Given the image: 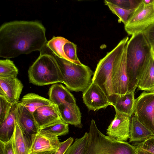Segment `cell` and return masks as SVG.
<instances>
[{
	"label": "cell",
	"mask_w": 154,
	"mask_h": 154,
	"mask_svg": "<svg viewBox=\"0 0 154 154\" xmlns=\"http://www.w3.org/2000/svg\"><path fill=\"white\" fill-rule=\"evenodd\" d=\"M45 29L37 21H14L0 27V57H16L36 51L41 52L47 42Z\"/></svg>",
	"instance_id": "6da1fadb"
},
{
	"label": "cell",
	"mask_w": 154,
	"mask_h": 154,
	"mask_svg": "<svg viewBox=\"0 0 154 154\" xmlns=\"http://www.w3.org/2000/svg\"><path fill=\"white\" fill-rule=\"evenodd\" d=\"M151 46L143 33L132 35L127 45L126 68L128 92L135 91L138 79L146 61L151 54Z\"/></svg>",
	"instance_id": "7a4b0ae2"
},
{
	"label": "cell",
	"mask_w": 154,
	"mask_h": 154,
	"mask_svg": "<svg viewBox=\"0 0 154 154\" xmlns=\"http://www.w3.org/2000/svg\"><path fill=\"white\" fill-rule=\"evenodd\" d=\"M88 133L84 154H136L134 146L105 135L98 129L94 119L91 121Z\"/></svg>",
	"instance_id": "3957f363"
},
{
	"label": "cell",
	"mask_w": 154,
	"mask_h": 154,
	"mask_svg": "<svg viewBox=\"0 0 154 154\" xmlns=\"http://www.w3.org/2000/svg\"><path fill=\"white\" fill-rule=\"evenodd\" d=\"M28 75L30 82L36 85L63 83L61 70L54 55L42 51L29 67Z\"/></svg>",
	"instance_id": "277c9868"
},
{
	"label": "cell",
	"mask_w": 154,
	"mask_h": 154,
	"mask_svg": "<svg viewBox=\"0 0 154 154\" xmlns=\"http://www.w3.org/2000/svg\"><path fill=\"white\" fill-rule=\"evenodd\" d=\"M128 40V37L123 38L113 49L107 52L99 60L92 78V82L102 89L111 102L114 96L112 87L114 67Z\"/></svg>",
	"instance_id": "5b68a950"
},
{
	"label": "cell",
	"mask_w": 154,
	"mask_h": 154,
	"mask_svg": "<svg viewBox=\"0 0 154 154\" xmlns=\"http://www.w3.org/2000/svg\"><path fill=\"white\" fill-rule=\"evenodd\" d=\"M59 65L63 83L72 91L84 92L92 82L94 72L88 66L74 63L54 55Z\"/></svg>",
	"instance_id": "8992f818"
},
{
	"label": "cell",
	"mask_w": 154,
	"mask_h": 154,
	"mask_svg": "<svg viewBox=\"0 0 154 154\" xmlns=\"http://www.w3.org/2000/svg\"><path fill=\"white\" fill-rule=\"evenodd\" d=\"M154 24V0L149 4L142 0L124 24L125 31L129 35L143 33Z\"/></svg>",
	"instance_id": "52a82bcc"
},
{
	"label": "cell",
	"mask_w": 154,
	"mask_h": 154,
	"mask_svg": "<svg viewBox=\"0 0 154 154\" xmlns=\"http://www.w3.org/2000/svg\"><path fill=\"white\" fill-rule=\"evenodd\" d=\"M134 114L154 134V92L144 91L135 99Z\"/></svg>",
	"instance_id": "ba28073f"
},
{
	"label": "cell",
	"mask_w": 154,
	"mask_h": 154,
	"mask_svg": "<svg viewBox=\"0 0 154 154\" xmlns=\"http://www.w3.org/2000/svg\"><path fill=\"white\" fill-rule=\"evenodd\" d=\"M127 45V44L116 61L113 69L112 87L114 96L116 95H124L128 91L129 80L126 68Z\"/></svg>",
	"instance_id": "9c48e42d"
},
{
	"label": "cell",
	"mask_w": 154,
	"mask_h": 154,
	"mask_svg": "<svg viewBox=\"0 0 154 154\" xmlns=\"http://www.w3.org/2000/svg\"><path fill=\"white\" fill-rule=\"evenodd\" d=\"M82 99L89 111L98 110L112 105V103L102 89L93 82L83 92Z\"/></svg>",
	"instance_id": "30bf717a"
},
{
	"label": "cell",
	"mask_w": 154,
	"mask_h": 154,
	"mask_svg": "<svg viewBox=\"0 0 154 154\" xmlns=\"http://www.w3.org/2000/svg\"><path fill=\"white\" fill-rule=\"evenodd\" d=\"M114 118L106 129L108 136L125 142L129 137L131 116L115 111Z\"/></svg>",
	"instance_id": "8fae6325"
},
{
	"label": "cell",
	"mask_w": 154,
	"mask_h": 154,
	"mask_svg": "<svg viewBox=\"0 0 154 154\" xmlns=\"http://www.w3.org/2000/svg\"><path fill=\"white\" fill-rule=\"evenodd\" d=\"M23 85L17 77H0V96L12 104L18 102Z\"/></svg>",
	"instance_id": "7c38bea8"
},
{
	"label": "cell",
	"mask_w": 154,
	"mask_h": 154,
	"mask_svg": "<svg viewBox=\"0 0 154 154\" xmlns=\"http://www.w3.org/2000/svg\"><path fill=\"white\" fill-rule=\"evenodd\" d=\"M16 122L31 140L32 136L38 132L39 128L33 114L23 106L20 101L17 103Z\"/></svg>",
	"instance_id": "4fadbf2b"
},
{
	"label": "cell",
	"mask_w": 154,
	"mask_h": 154,
	"mask_svg": "<svg viewBox=\"0 0 154 154\" xmlns=\"http://www.w3.org/2000/svg\"><path fill=\"white\" fill-rule=\"evenodd\" d=\"M31 142V152L56 151L61 142L58 137L39 131L32 136Z\"/></svg>",
	"instance_id": "5bb4252c"
},
{
	"label": "cell",
	"mask_w": 154,
	"mask_h": 154,
	"mask_svg": "<svg viewBox=\"0 0 154 154\" xmlns=\"http://www.w3.org/2000/svg\"><path fill=\"white\" fill-rule=\"evenodd\" d=\"M33 114L39 129L62 120L58 106L53 104L39 108Z\"/></svg>",
	"instance_id": "9a60e30c"
},
{
	"label": "cell",
	"mask_w": 154,
	"mask_h": 154,
	"mask_svg": "<svg viewBox=\"0 0 154 154\" xmlns=\"http://www.w3.org/2000/svg\"><path fill=\"white\" fill-rule=\"evenodd\" d=\"M137 87L139 90L154 92V59L152 50L151 55L146 61L140 72Z\"/></svg>",
	"instance_id": "2e32d148"
},
{
	"label": "cell",
	"mask_w": 154,
	"mask_h": 154,
	"mask_svg": "<svg viewBox=\"0 0 154 154\" xmlns=\"http://www.w3.org/2000/svg\"><path fill=\"white\" fill-rule=\"evenodd\" d=\"M48 94L49 100L57 106L61 104H76L74 96L61 84L57 83L53 84L49 88Z\"/></svg>",
	"instance_id": "e0dca14e"
},
{
	"label": "cell",
	"mask_w": 154,
	"mask_h": 154,
	"mask_svg": "<svg viewBox=\"0 0 154 154\" xmlns=\"http://www.w3.org/2000/svg\"><path fill=\"white\" fill-rule=\"evenodd\" d=\"M61 118L65 122L82 128V113L78 106L75 104H61L58 106Z\"/></svg>",
	"instance_id": "ac0fdd59"
},
{
	"label": "cell",
	"mask_w": 154,
	"mask_h": 154,
	"mask_svg": "<svg viewBox=\"0 0 154 154\" xmlns=\"http://www.w3.org/2000/svg\"><path fill=\"white\" fill-rule=\"evenodd\" d=\"M135 91L128 92L124 95H115L112 102L115 111L131 116L134 114Z\"/></svg>",
	"instance_id": "d6986e66"
},
{
	"label": "cell",
	"mask_w": 154,
	"mask_h": 154,
	"mask_svg": "<svg viewBox=\"0 0 154 154\" xmlns=\"http://www.w3.org/2000/svg\"><path fill=\"white\" fill-rule=\"evenodd\" d=\"M129 142H142L154 134L140 122L134 114L130 118Z\"/></svg>",
	"instance_id": "ffe728a7"
},
{
	"label": "cell",
	"mask_w": 154,
	"mask_h": 154,
	"mask_svg": "<svg viewBox=\"0 0 154 154\" xmlns=\"http://www.w3.org/2000/svg\"><path fill=\"white\" fill-rule=\"evenodd\" d=\"M18 102L13 105L8 116L0 123V141L8 142L11 140L13 135L17 123L16 112Z\"/></svg>",
	"instance_id": "44dd1931"
},
{
	"label": "cell",
	"mask_w": 154,
	"mask_h": 154,
	"mask_svg": "<svg viewBox=\"0 0 154 154\" xmlns=\"http://www.w3.org/2000/svg\"><path fill=\"white\" fill-rule=\"evenodd\" d=\"M13 145L15 154H29L31 152V140L17 123L13 135Z\"/></svg>",
	"instance_id": "7402d4cb"
},
{
	"label": "cell",
	"mask_w": 154,
	"mask_h": 154,
	"mask_svg": "<svg viewBox=\"0 0 154 154\" xmlns=\"http://www.w3.org/2000/svg\"><path fill=\"white\" fill-rule=\"evenodd\" d=\"M20 101L23 106L32 114L41 107L53 104L49 99L32 93L24 96Z\"/></svg>",
	"instance_id": "603a6c76"
},
{
	"label": "cell",
	"mask_w": 154,
	"mask_h": 154,
	"mask_svg": "<svg viewBox=\"0 0 154 154\" xmlns=\"http://www.w3.org/2000/svg\"><path fill=\"white\" fill-rule=\"evenodd\" d=\"M38 131L57 137L65 135L69 133V124L61 120L39 128Z\"/></svg>",
	"instance_id": "cb8c5ba5"
},
{
	"label": "cell",
	"mask_w": 154,
	"mask_h": 154,
	"mask_svg": "<svg viewBox=\"0 0 154 154\" xmlns=\"http://www.w3.org/2000/svg\"><path fill=\"white\" fill-rule=\"evenodd\" d=\"M69 41L61 36H53L47 42L46 45L52 51L54 55L70 61L66 55L63 50L65 44Z\"/></svg>",
	"instance_id": "d4e9b609"
},
{
	"label": "cell",
	"mask_w": 154,
	"mask_h": 154,
	"mask_svg": "<svg viewBox=\"0 0 154 154\" xmlns=\"http://www.w3.org/2000/svg\"><path fill=\"white\" fill-rule=\"evenodd\" d=\"M88 133L86 132L83 136L75 139L64 154H84L88 140Z\"/></svg>",
	"instance_id": "484cf974"
},
{
	"label": "cell",
	"mask_w": 154,
	"mask_h": 154,
	"mask_svg": "<svg viewBox=\"0 0 154 154\" xmlns=\"http://www.w3.org/2000/svg\"><path fill=\"white\" fill-rule=\"evenodd\" d=\"M105 4L107 6L109 10L118 17L119 23L122 22L124 24L127 22L130 16L135 9H126L122 8L112 3L109 0L104 1Z\"/></svg>",
	"instance_id": "4316f807"
},
{
	"label": "cell",
	"mask_w": 154,
	"mask_h": 154,
	"mask_svg": "<svg viewBox=\"0 0 154 154\" xmlns=\"http://www.w3.org/2000/svg\"><path fill=\"white\" fill-rule=\"evenodd\" d=\"M18 70L10 59L0 60V77H17Z\"/></svg>",
	"instance_id": "83f0119b"
},
{
	"label": "cell",
	"mask_w": 154,
	"mask_h": 154,
	"mask_svg": "<svg viewBox=\"0 0 154 154\" xmlns=\"http://www.w3.org/2000/svg\"><path fill=\"white\" fill-rule=\"evenodd\" d=\"M64 52L70 62L78 65L82 63L79 60L77 54V46L73 43L69 41L66 43L63 48Z\"/></svg>",
	"instance_id": "f1b7e54d"
},
{
	"label": "cell",
	"mask_w": 154,
	"mask_h": 154,
	"mask_svg": "<svg viewBox=\"0 0 154 154\" xmlns=\"http://www.w3.org/2000/svg\"><path fill=\"white\" fill-rule=\"evenodd\" d=\"M13 105L5 97L0 96V123L8 116Z\"/></svg>",
	"instance_id": "f546056e"
},
{
	"label": "cell",
	"mask_w": 154,
	"mask_h": 154,
	"mask_svg": "<svg viewBox=\"0 0 154 154\" xmlns=\"http://www.w3.org/2000/svg\"><path fill=\"white\" fill-rule=\"evenodd\" d=\"M142 0H109L110 2L119 7L126 9H135Z\"/></svg>",
	"instance_id": "4dcf8cb0"
},
{
	"label": "cell",
	"mask_w": 154,
	"mask_h": 154,
	"mask_svg": "<svg viewBox=\"0 0 154 154\" xmlns=\"http://www.w3.org/2000/svg\"><path fill=\"white\" fill-rule=\"evenodd\" d=\"M136 148L154 154V134L146 140L135 144Z\"/></svg>",
	"instance_id": "1f68e13d"
},
{
	"label": "cell",
	"mask_w": 154,
	"mask_h": 154,
	"mask_svg": "<svg viewBox=\"0 0 154 154\" xmlns=\"http://www.w3.org/2000/svg\"><path fill=\"white\" fill-rule=\"evenodd\" d=\"M0 154H15L13 145V136L9 141H0Z\"/></svg>",
	"instance_id": "d6a6232c"
},
{
	"label": "cell",
	"mask_w": 154,
	"mask_h": 154,
	"mask_svg": "<svg viewBox=\"0 0 154 154\" xmlns=\"http://www.w3.org/2000/svg\"><path fill=\"white\" fill-rule=\"evenodd\" d=\"M73 141V138L70 137L66 140L61 142L54 154H64L68 149L72 143Z\"/></svg>",
	"instance_id": "836d02e7"
},
{
	"label": "cell",
	"mask_w": 154,
	"mask_h": 154,
	"mask_svg": "<svg viewBox=\"0 0 154 154\" xmlns=\"http://www.w3.org/2000/svg\"><path fill=\"white\" fill-rule=\"evenodd\" d=\"M143 33L150 45L154 46V24Z\"/></svg>",
	"instance_id": "e575fe53"
},
{
	"label": "cell",
	"mask_w": 154,
	"mask_h": 154,
	"mask_svg": "<svg viewBox=\"0 0 154 154\" xmlns=\"http://www.w3.org/2000/svg\"><path fill=\"white\" fill-rule=\"evenodd\" d=\"M56 151H43L31 152L29 154H54Z\"/></svg>",
	"instance_id": "d590c367"
},
{
	"label": "cell",
	"mask_w": 154,
	"mask_h": 154,
	"mask_svg": "<svg viewBox=\"0 0 154 154\" xmlns=\"http://www.w3.org/2000/svg\"><path fill=\"white\" fill-rule=\"evenodd\" d=\"M136 149V154H152L143 149Z\"/></svg>",
	"instance_id": "8d00e7d4"
},
{
	"label": "cell",
	"mask_w": 154,
	"mask_h": 154,
	"mask_svg": "<svg viewBox=\"0 0 154 154\" xmlns=\"http://www.w3.org/2000/svg\"><path fill=\"white\" fill-rule=\"evenodd\" d=\"M151 47L152 52L154 59V46H152Z\"/></svg>",
	"instance_id": "74e56055"
}]
</instances>
